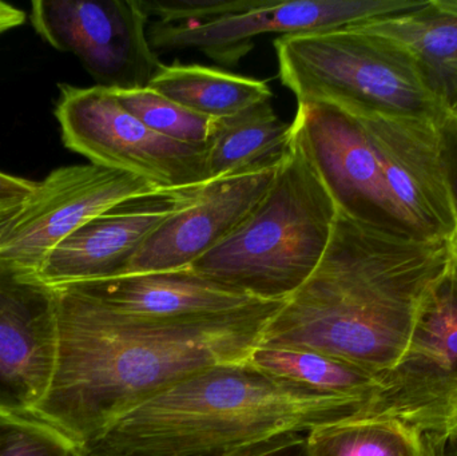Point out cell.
Returning <instances> with one entry per match:
<instances>
[{"mask_svg": "<svg viewBox=\"0 0 457 456\" xmlns=\"http://www.w3.org/2000/svg\"><path fill=\"white\" fill-rule=\"evenodd\" d=\"M58 297V356L32 417L79 446L98 441L131 410L219 364L246 361L285 300L195 320H145L64 288Z\"/></svg>", "mask_w": 457, "mask_h": 456, "instance_id": "6da1fadb", "label": "cell"}, {"mask_svg": "<svg viewBox=\"0 0 457 456\" xmlns=\"http://www.w3.org/2000/svg\"><path fill=\"white\" fill-rule=\"evenodd\" d=\"M453 267V240L381 227L338 208L321 262L271 316L260 345L329 356L384 379Z\"/></svg>", "mask_w": 457, "mask_h": 456, "instance_id": "7a4b0ae2", "label": "cell"}, {"mask_svg": "<svg viewBox=\"0 0 457 456\" xmlns=\"http://www.w3.org/2000/svg\"><path fill=\"white\" fill-rule=\"evenodd\" d=\"M378 401L320 393L247 361L219 364L147 399L96 442L125 456H208L308 433Z\"/></svg>", "mask_w": 457, "mask_h": 456, "instance_id": "3957f363", "label": "cell"}, {"mask_svg": "<svg viewBox=\"0 0 457 456\" xmlns=\"http://www.w3.org/2000/svg\"><path fill=\"white\" fill-rule=\"evenodd\" d=\"M292 144L254 211L190 267L198 275L263 302L292 296L327 252L338 206L293 120Z\"/></svg>", "mask_w": 457, "mask_h": 456, "instance_id": "277c9868", "label": "cell"}, {"mask_svg": "<svg viewBox=\"0 0 457 456\" xmlns=\"http://www.w3.org/2000/svg\"><path fill=\"white\" fill-rule=\"evenodd\" d=\"M278 78L297 104L325 102L440 118L447 107L415 59L356 24L274 40Z\"/></svg>", "mask_w": 457, "mask_h": 456, "instance_id": "5b68a950", "label": "cell"}, {"mask_svg": "<svg viewBox=\"0 0 457 456\" xmlns=\"http://www.w3.org/2000/svg\"><path fill=\"white\" fill-rule=\"evenodd\" d=\"M426 0H231L144 2L154 50L197 48L217 63L236 66L265 34L330 31L397 15Z\"/></svg>", "mask_w": 457, "mask_h": 456, "instance_id": "8992f818", "label": "cell"}, {"mask_svg": "<svg viewBox=\"0 0 457 456\" xmlns=\"http://www.w3.org/2000/svg\"><path fill=\"white\" fill-rule=\"evenodd\" d=\"M55 117L64 146L94 165L133 174L158 189L212 184L206 178V147L155 133L109 88L59 85Z\"/></svg>", "mask_w": 457, "mask_h": 456, "instance_id": "52a82bcc", "label": "cell"}, {"mask_svg": "<svg viewBox=\"0 0 457 456\" xmlns=\"http://www.w3.org/2000/svg\"><path fill=\"white\" fill-rule=\"evenodd\" d=\"M31 23L109 90L147 87L163 66L150 45V16L142 0H35Z\"/></svg>", "mask_w": 457, "mask_h": 456, "instance_id": "ba28073f", "label": "cell"}, {"mask_svg": "<svg viewBox=\"0 0 457 456\" xmlns=\"http://www.w3.org/2000/svg\"><path fill=\"white\" fill-rule=\"evenodd\" d=\"M338 107L364 129L389 195L411 232L424 238L453 240L457 214L443 163L440 118Z\"/></svg>", "mask_w": 457, "mask_h": 456, "instance_id": "9c48e42d", "label": "cell"}, {"mask_svg": "<svg viewBox=\"0 0 457 456\" xmlns=\"http://www.w3.org/2000/svg\"><path fill=\"white\" fill-rule=\"evenodd\" d=\"M154 190L146 179L94 163L55 169L24 201L0 244V257L37 273L48 253L86 222Z\"/></svg>", "mask_w": 457, "mask_h": 456, "instance_id": "30bf717a", "label": "cell"}, {"mask_svg": "<svg viewBox=\"0 0 457 456\" xmlns=\"http://www.w3.org/2000/svg\"><path fill=\"white\" fill-rule=\"evenodd\" d=\"M56 289L0 257V414L32 417L58 356Z\"/></svg>", "mask_w": 457, "mask_h": 456, "instance_id": "8fae6325", "label": "cell"}, {"mask_svg": "<svg viewBox=\"0 0 457 456\" xmlns=\"http://www.w3.org/2000/svg\"><path fill=\"white\" fill-rule=\"evenodd\" d=\"M209 185L158 189L122 201L64 238L46 257L37 276L54 288L122 276L145 241L197 203Z\"/></svg>", "mask_w": 457, "mask_h": 456, "instance_id": "7c38bea8", "label": "cell"}, {"mask_svg": "<svg viewBox=\"0 0 457 456\" xmlns=\"http://www.w3.org/2000/svg\"><path fill=\"white\" fill-rule=\"evenodd\" d=\"M295 118L341 211L412 233L389 195L375 149L353 115L336 104L309 102L297 104Z\"/></svg>", "mask_w": 457, "mask_h": 456, "instance_id": "4fadbf2b", "label": "cell"}, {"mask_svg": "<svg viewBox=\"0 0 457 456\" xmlns=\"http://www.w3.org/2000/svg\"><path fill=\"white\" fill-rule=\"evenodd\" d=\"M282 162L212 182L197 203L171 217L145 241L122 276L192 267L254 211Z\"/></svg>", "mask_w": 457, "mask_h": 456, "instance_id": "5bb4252c", "label": "cell"}, {"mask_svg": "<svg viewBox=\"0 0 457 456\" xmlns=\"http://www.w3.org/2000/svg\"><path fill=\"white\" fill-rule=\"evenodd\" d=\"M58 288L74 292L114 312L145 320L221 318L268 303L204 278L190 268L118 276Z\"/></svg>", "mask_w": 457, "mask_h": 456, "instance_id": "9a60e30c", "label": "cell"}, {"mask_svg": "<svg viewBox=\"0 0 457 456\" xmlns=\"http://www.w3.org/2000/svg\"><path fill=\"white\" fill-rule=\"evenodd\" d=\"M376 409L407 418L457 386V276L453 269L424 305L410 344L383 379Z\"/></svg>", "mask_w": 457, "mask_h": 456, "instance_id": "2e32d148", "label": "cell"}, {"mask_svg": "<svg viewBox=\"0 0 457 456\" xmlns=\"http://www.w3.org/2000/svg\"><path fill=\"white\" fill-rule=\"evenodd\" d=\"M356 26L410 54L435 93L457 82V0H426L408 12Z\"/></svg>", "mask_w": 457, "mask_h": 456, "instance_id": "e0dca14e", "label": "cell"}, {"mask_svg": "<svg viewBox=\"0 0 457 456\" xmlns=\"http://www.w3.org/2000/svg\"><path fill=\"white\" fill-rule=\"evenodd\" d=\"M292 136V123L279 120L270 102L216 120L206 146V178L216 182L281 163Z\"/></svg>", "mask_w": 457, "mask_h": 456, "instance_id": "ac0fdd59", "label": "cell"}, {"mask_svg": "<svg viewBox=\"0 0 457 456\" xmlns=\"http://www.w3.org/2000/svg\"><path fill=\"white\" fill-rule=\"evenodd\" d=\"M147 87L212 120L233 117L273 98L265 80L179 62L163 64Z\"/></svg>", "mask_w": 457, "mask_h": 456, "instance_id": "d6986e66", "label": "cell"}, {"mask_svg": "<svg viewBox=\"0 0 457 456\" xmlns=\"http://www.w3.org/2000/svg\"><path fill=\"white\" fill-rule=\"evenodd\" d=\"M426 433L370 407L306 433V456H426Z\"/></svg>", "mask_w": 457, "mask_h": 456, "instance_id": "ffe728a7", "label": "cell"}, {"mask_svg": "<svg viewBox=\"0 0 457 456\" xmlns=\"http://www.w3.org/2000/svg\"><path fill=\"white\" fill-rule=\"evenodd\" d=\"M255 369L333 395L380 398L383 379L337 359L308 351L257 345L247 358Z\"/></svg>", "mask_w": 457, "mask_h": 456, "instance_id": "44dd1931", "label": "cell"}, {"mask_svg": "<svg viewBox=\"0 0 457 456\" xmlns=\"http://www.w3.org/2000/svg\"><path fill=\"white\" fill-rule=\"evenodd\" d=\"M114 93L129 112L155 133L190 146H208L216 120L197 114L150 87Z\"/></svg>", "mask_w": 457, "mask_h": 456, "instance_id": "7402d4cb", "label": "cell"}, {"mask_svg": "<svg viewBox=\"0 0 457 456\" xmlns=\"http://www.w3.org/2000/svg\"><path fill=\"white\" fill-rule=\"evenodd\" d=\"M80 450L37 418L0 414V456H79Z\"/></svg>", "mask_w": 457, "mask_h": 456, "instance_id": "603a6c76", "label": "cell"}, {"mask_svg": "<svg viewBox=\"0 0 457 456\" xmlns=\"http://www.w3.org/2000/svg\"><path fill=\"white\" fill-rule=\"evenodd\" d=\"M404 419L428 433H440L457 425V386L415 410Z\"/></svg>", "mask_w": 457, "mask_h": 456, "instance_id": "cb8c5ba5", "label": "cell"}, {"mask_svg": "<svg viewBox=\"0 0 457 456\" xmlns=\"http://www.w3.org/2000/svg\"><path fill=\"white\" fill-rule=\"evenodd\" d=\"M208 456H306V433H289Z\"/></svg>", "mask_w": 457, "mask_h": 456, "instance_id": "d4e9b609", "label": "cell"}, {"mask_svg": "<svg viewBox=\"0 0 457 456\" xmlns=\"http://www.w3.org/2000/svg\"><path fill=\"white\" fill-rule=\"evenodd\" d=\"M439 126L443 163L457 214V112L447 110L440 117Z\"/></svg>", "mask_w": 457, "mask_h": 456, "instance_id": "484cf974", "label": "cell"}, {"mask_svg": "<svg viewBox=\"0 0 457 456\" xmlns=\"http://www.w3.org/2000/svg\"><path fill=\"white\" fill-rule=\"evenodd\" d=\"M37 187V182L0 171V205L23 203Z\"/></svg>", "mask_w": 457, "mask_h": 456, "instance_id": "4316f807", "label": "cell"}, {"mask_svg": "<svg viewBox=\"0 0 457 456\" xmlns=\"http://www.w3.org/2000/svg\"><path fill=\"white\" fill-rule=\"evenodd\" d=\"M26 21V13L21 8L13 7L8 3L0 2V34L21 26Z\"/></svg>", "mask_w": 457, "mask_h": 456, "instance_id": "83f0119b", "label": "cell"}, {"mask_svg": "<svg viewBox=\"0 0 457 456\" xmlns=\"http://www.w3.org/2000/svg\"><path fill=\"white\" fill-rule=\"evenodd\" d=\"M23 203H12V205H0V244L4 240L11 225L15 221L19 211H21Z\"/></svg>", "mask_w": 457, "mask_h": 456, "instance_id": "f1b7e54d", "label": "cell"}, {"mask_svg": "<svg viewBox=\"0 0 457 456\" xmlns=\"http://www.w3.org/2000/svg\"><path fill=\"white\" fill-rule=\"evenodd\" d=\"M440 455L457 456V425L440 431Z\"/></svg>", "mask_w": 457, "mask_h": 456, "instance_id": "f546056e", "label": "cell"}, {"mask_svg": "<svg viewBox=\"0 0 457 456\" xmlns=\"http://www.w3.org/2000/svg\"><path fill=\"white\" fill-rule=\"evenodd\" d=\"M79 456H125L118 454L114 450L109 449L104 444H99V442H94V444H86L82 446Z\"/></svg>", "mask_w": 457, "mask_h": 456, "instance_id": "4dcf8cb0", "label": "cell"}, {"mask_svg": "<svg viewBox=\"0 0 457 456\" xmlns=\"http://www.w3.org/2000/svg\"><path fill=\"white\" fill-rule=\"evenodd\" d=\"M426 433L427 452L426 456H442L440 455V435L439 433Z\"/></svg>", "mask_w": 457, "mask_h": 456, "instance_id": "1f68e13d", "label": "cell"}, {"mask_svg": "<svg viewBox=\"0 0 457 456\" xmlns=\"http://www.w3.org/2000/svg\"><path fill=\"white\" fill-rule=\"evenodd\" d=\"M453 272L457 276V233L455 238L453 240Z\"/></svg>", "mask_w": 457, "mask_h": 456, "instance_id": "d6a6232c", "label": "cell"}]
</instances>
